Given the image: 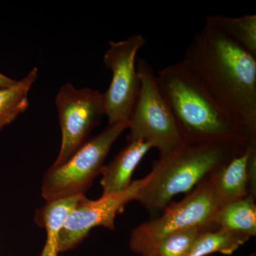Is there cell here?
Instances as JSON below:
<instances>
[{
  "instance_id": "13",
  "label": "cell",
  "mask_w": 256,
  "mask_h": 256,
  "mask_svg": "<svg viewBox=\"0 0 256 256\" xmlns=\"http://www.w3.org/2000/svg\"><path fill=\"white\" fill-rule=\"evenodd\" d=\"M256 196L249 195L220 207L212 224L225 230L256 236Z\"/></svg>"
},
{
  "instance_id": "15",
  "label": "cell",
  "mask_w": 256,
  "mask_h": 256,
  "mask_svg": "<svg viewBox=\"0 0 256 256\" xmlns=\"http://www.w3.org/2000/svg\"><path fill=\"white\" fill-rule=\"evenodd\" d=\"M250 238L247 234L220 228L212 224L198 236L188 256H206L215 252L230 256Z\"/></svg>"
},
{
  "instance_id": "11",
  "label": "cell",
  "mask_w": 256,
  "mask_h": 256,
  "mask_svg": "<svg viewBox=\"0 0 256 256\" xmlns=\"http://www.w3.org/2000/svg\"><path fill=\"white\" fill-rule=\"evenodd\" d=\"M118 156L101 170L102 196L124 191L132 183L134 170L152 146L142 141L128 142Z\"/></svg>"
},
{
  "instance_id": "18",
  "label": "cell",
  "mask_w": 256,
  "mask_h": 256,
  "mask_svg": "<svg viewBox=\"0 0 256 256\" xmlns=\"http://www.w3.org/2000/svg\"><path fill=\"white\" fill-rule=\"evenodd\" d=\"M16 82L18 80L10 78L4 74L0 73V88L12 86L14 85Z\"/></svg>"
},
{
  "instance_id": "9",
  "label": "cell",
  "mask_w": 256,
  "mask_h": 256,
  "mask_svg": "<svg viewBox=\"0 0 256 256\" xmlns=\"http://www.w3.org/2000/svg\"><path fill=\"white\" fill-rule=\"evenodd\" d=\"M144 181L146 178L136 180L127 190L102 196L97 200H88L85 195L80 197L66 220L60 232V252L78 246L95 227L102 226L114 230L116 216L122 213L129 202L136 201Z\"/></svg>"
},
{
  "instance_id": "19",
  "label": "cell",
  "mask_w": 256,
  "mask_h": 256,
  "mask_svg": "<svg viewBox=\"0 0 256 256\" xmlns=\"http://www.w3.org/2000/svg\"><path fill=\"white\" fill-rule=\"evenodd\" d=\"M142 256H156L153 252H149V254H144Z\"/></svg>"
},
{
  "instance_id": "10",
  "label": "cell",
  "mask_w": 256,
  "mask_h": 256,
  "mask_svg": "<svg viewBox=\"0 0 256 256\" xmlns=\"http://www.w3.org/2000/svg\"><path fill=\"white\" fill-rule=\"evenodd\" d=\"M210 178L220 208L249 195L256 196V144L248 146Z\"/></svg>"
},
{
  "instance_id": "14",
  "label": "cell",
  "mask_w": 256,
  "mask_h": 256,
  "mask_svg": "<svg viewBox=\"0 0 256 256\" xmlns=\"http://www.w3.org/2000/svg\"><path fill=\"white\" fill-rule=\"evenodd\" d=\"M205 24L215 28L256 56V14H246L240 18L212 14L206 18Z\"/></svg>"
},
{
  "instance_id": "4",
  "label": "cell",
  "mask_w": 256,
  "mask_h": 256,
  "mask_svg": "<svg viewBox=\"0 0 256 256\" xmlns=\"http://www.w3.org/2000/svg\"><path fill=\"white\" fill-rule=\"evenodd\" d=\"M128 127L127 122L108 124L64 164L52 165L42 183V195L46 202L85 195L100 174L111 148Z\"/></svg>"
},
{
  "instance_id": "16",
  "label": "cell",
  "mask_w": 256,
  "mask_h": 256,
  "mask_svg": "<svg viewBox=\"0 0 256 256\" xmlns=\"http://www.w3.org/2000/svg\"><path fill=\"white\" fill-rule=\"evenodd\" d=\"M37 78L38 68L34 67L14 85L0 88V131L28 108V92Z\"/></svg>"
},
{
  "instance_id": "2",
  "label": "cell",
  "mask_w": 256,
  "mask_h": 256,
  "mask_svg": "<svg viewBox=\"0 0 256 256\" xmlns=\"http://www.w3.org/2000/svg\"><path fill=\"white\" fill-rule=\"evenodd\" d=\"M156 78L184 142L256 144L182 60L162 69Z\"/></svg>"
},
{
  "instance_id": "3",
  "label": "cell",
  "mask_w": 256,
  "mask_h": 256,
  "mask_svg": "<svg viewBox=\"0 0 256 256\" xmlns=\"http://www.w3.org/2000/svg\"><path fill=\"white\" fill-rule=\"evenodd\" d=\"M248 146L232 143H184L154 163L136 201L152 214L162 212L175 196L191 192Z\"/></svg>"
},
{
  "instance_id": "7",
  "label": "cell",
  "mask_w": 256,
  "mask_h": 256,
  "mask_svg": "<svg viewBox=\"0 0 256 256\" xmlns=\"http://www.w3.org/2000/svg\"><path fill=\"white\" fill-rule=\"evenodd\" d=\"M146 43V38L140 34L122 41L109 42L104 63L112 72V79L108 88L102 94L108 124L128 122L140 88L136 57Z\"/></svg>"
},
{
  "instance_id": "5",
  "label": "cell",
  "mask_w": 256,
  "mask_h": 256,
  "mask_svg": "<svg viewBox=\"0 0 256 256\" xmlns=\"http://www.w3.org/2000/svg\"><path fill=\"white\" fill-rule=\"evenodd\" d=\"M137 69L140 88L128 120V142L150 143L162 158L184 142L170 106L160 92L152 67L142 58L137 64Z\"/></svg>"
},
{
  "instance_id": "8",
  "label": "cell",
  "mask_w": 256,
  "mask_h": 256,
  "mask_svg": "<svg viewBox=\"0 0 256 256\" xmlns=\"http://www.w3.org/2000/svg\"><path fill=\"white\" fill-rule=\"evenodd\" d=\"M62 130L60 154L53 165L64 164L89 139L105 116L104 94L90 88H76L70 82L60 87L55 99Z\"/></svg>"
},
{
  "instance_id": "6",
  "label": "cell",
  "mask_w": 256,
  "mask_h": 256,
  "mask_svg": "<svg viewBox=\"0 0 256 256\" xmlns=\"http://www.w3.org/2000/svg\"><path fill=\"white\" fill-rule=\"evenodd\" d=\"M220 210L210 176L188 192L181 201L170 203L163 214L138 226L131 232L129 246L136 254H149L162 239L192 227L212 224Z\"/></svg>"
},
{
  "instance_id": "12",
  "label": "cell",
  "mask_w": 256,
  "mask_h": 256,
  "mask_svg": "<svg viewBox=\"0 0 256 256\" xmlns=\"http://www.w3.org/2000/svg\"><path fill=\"white\" fill-rule=\"evenodd\" d=\"M82 196L46 202L36 210L35 223L45 228L46 233V244L40 256H60V232L69 214Z\"/></svg>"
},
{
  "instance_id": "20",
  "label": "cell",
  "mask_w": 256,
  "mask_h": 256,
  "mask_svg": "<svg viewBox=\"0 0 256 256\" xmlns=\"http://www.w3.org/2000/svg\"><path fill=\"white\" fill-rule=\"evenodd\" d=\"M248 256H256V252H252V254H250V255Z\"/></svg>"
},
{
  "instance_id": "17",
  "label": "cell",
  "mask_w": 256,
  "mask_h": 256,
  "mask_svg": "<svg viewBox=\"0 0 256 256\" xmlns=\"http://www.w3.org/2000/svg\"><path fill=\"white\" fill-rule=\"evenodd\" d=\"M210 225L180 230L162 239L150 252L156 256H188L198 236Z\"/></svg>"
},
{
  "instance_id": "1",
  "label": "cell",
  "mask_w": 256,
  "mask_h": 256,
  "mask_svg": "<svg viewBox=\"0 0 256 256\" xmlns=\"http://www.w3.org/2000/svg\"><path fill=\"white\" fill-rule=\"evenodd\" d=\"M182 60L256 143V56L205 24Z\"/></svg>"
}]
</instances>
